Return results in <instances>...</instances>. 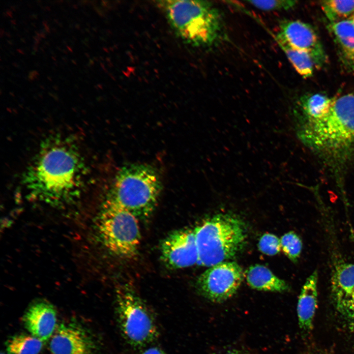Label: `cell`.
<instances>
[{
  "label": "cell",
  "instance_id": "44",
  "mask_svg": "<svg viewBox=\"0 0 354 354\" xmlns=\"http://www.w3.org/2000/svg\"><path fill=\"white\" fill-rule=\"evenodd\" d=\"M61 52L66 55H67L68 54L67 51L65 49H62Z\"/></svg>",
  "mask_w": 354,
  "mask_h": 354
},
{
  "label": "cell",
  "instance_id": "35",
  "mask_svg": "<svg viewBox=\"0 0 354 354\" xmlns=\"http://www.w3.org/2000/svg\"><path fill=\"white\" fill-rule=\"evenodd\" d=\"M66 48H67V49H68V51H69L70 52H71V53L73 52V50H72V49L71 47H70V46L67 45V46H66Z\"/></svg>",
  "mask_w": 354,
  "mask_h": 354
},
{
  "label": "cell",
  "instance_id": "47",
  "mask_svg": "<svg viewBox=\"0 0 354 354\" xmlns=\"http://www.w3.org/2000/svg\"><path fill=\"white\" fill-rule=\"evenodd\" d=\"M54 21L57 24H59V20H58V19H54Z\"/></svg>",
  "mask_w": 354,
  "mask_h": 354
},
{
  "label": "cell",
  "instance_id": "22",
  "mask_svg": "<svg viewBox=\"0 0 354 354\" xmlns=\"http://www.w3.org/2000/svg\"><path fill=\"white\" fill-rule=\"evenodd\" d=\"M246 2L263 11L287 10L296 4L295 0H248Z\"/></svg>",
  "mask_w": 354,
  "mask_h": 354
},
{
  "label": "cell",
  "instance_id": "56",
  "mask_svg": "<svg viewBox=\"0 0 354 354\" xmlns=\"http://www.w3.org/2000/svg\"><path fill=\"white\" fill-rule=\"evenodd\" d=\"M0 354H9L7 353H5V352H1Z\"/></svg>",
  "mask_w": 354,
  "mask_h": 354
},
{
  "label": "cell",
  "instance_id": "39",
  "mask_svg": "<svg viewBox=\"0 0 354 354\" xmlns=\"http://www.w3.org/2000/svg\"><path fill=\"white\" fill-rule=\"evenodd\" d=\"M10 23H11V24H12L13 25H16V22L15 20H11Z\"/></svg>",
  "mask_w": 354,
  "mask_h": 354
},
{
  "label": "cell",
  "instance_id": "54",
  "mask_svg": "<svg viewBox=\"0 0 354 354\" xmlns=\"http://www.w3.org/2000/svg\"><path fill=\"white\" fill-rule=\"evenodd\" d=\"M51 58H52L54 60H55V61H56V60H57L56 58L54 57H53V56H52V57H51Z\"/></svg>",
  "mask_w": 354,
  "mask_h": 354
},
{
  "label": "cell",
  "instance_id": "2",
  "mask_svg": "<svg viewBox=\"0 0 354 354\" xmlns=\"http://www.w3.org/2000/svg\"><path fill=\"white\" fill-rule=\"evenodd\" d=\"M297 133L335 173L341 170L354 154V94L332 98L325 115L299 122Z\"/></svg>",
  "mask_w": 354,
  "mask_h": 354
},
{
  "label": "cell",
  "instance_id": "52",
  "mask_svg": "<svg viewBox=\"0 0 354 354\" xmlns=\"http://www.w3.org/2000/svg\"><path fill=\"white\" fill-rule=\"evenodd\" d=\"M47 78L50 81H52V79L50 76H47Z\"/></svg>",
  "mask_w": 354,
  "mask_h": 354
},
{
  "label": "cell",
  "instance_id": "32",
  "mask_svg": "<svg viewBox=\"0 0 354 354\" xmlns=\"http://www.w3.org/2000/svg\"><path fill=\"white\" fill-rule=\"evenodd\" d=\"M40 36L41 38H44V39L46 38V34L45 33L42 32H40Z\"/></svg>",
  "mask_w": 354,
  "mask_h": 354
},
{
  "label": "cell",
  "instance_id": "45",
  "mask_svg": "<svg viewBox=\"0 0 354 354\" xmlns=\"http://www.w3.org/2000/svg\"><path fill=\"white\" fill-rule=\"evenodd\" d=\"M85 55L88 58H89L90 57V55L88 53H85Z\"/></svg>",
  "mask_w": 354,
  "mask_h": 354
},
{
  "label": "cell",
  "instance_id": "30",
  "mask_svg": "<svg viewBox=\"0 0 354 354\" xmlns=\"http://www.w3.org/2000/svg\"><path fill=\"white\" fill-rule=\"evenodd\" d=\"M10 9L11 10V11L15 12L16 10V5L10 6Z\"/></svg>",
  "mask_w": 354,
  "mask_h": 354
},
{
  "label": "cell",
  "instance_id": "58",
  "mask_svg": "<svg viewBox=\"0 0 354 354\" xmlns=\"http://www.w3.org/2000/svg\"><path fill=\"white\" fill-rule=\"evenodd\" d=\"M10 53L11 54H12V55L14 56V53H13V52H12L11 51H10Z\"/></svg>",
  "mask_w": 354,
  "mask_h": 354
},
{
  "label": "cell",
  "instance_id": "28",
  "mask_svg": "<svg viewBox=\"0 0 354 354\" xmlns=\"http://www.w3.org/2000/svg\"><path fill=\"white\" fill-rule=\"evenodd\" d=\"M32 49L34 52H36L38 51V46L33 45L32 46Z\"/></svg>",
  "mask_w": 354,
  "mask_h": 354
},
{
  "label": "cell",
  "instance_id": "3",
  "mask_svg": "<svg viewBox=\"0 0 354 354\" xmlns=\"http://www.w3.org/2000/svg\"><path fill=\"white\" fill-rule=\"evenodd\" d=\"M177 35L196 47L216 45L224 36L221 13L208 1L161 0L156 1Z\"/></svg>",
  "mask_w": 354,
  "mask_h": 354
},
{
  "label": "cell",
  "instance_id": "21",
  "mask_svg": "<svg viewBox=\"0 0 354 354\" xmlns=\"http://www.w3.org/2000/svg\"><path fill=\"white\" fill-rule=\"evenodd\" d=\"M281 249L292 261L295 262L300 255L302 243L299 237L294 232L284 234L280 239Z\"/></svg>",
  "mask_w": 354,
  "mask_h": 354
},
{
  "label": "cell",
  "instance_id": "29",
  "mask_svg": "<svg viewBox=\"0 0 354 354\" xmlns=\"http://www.w3.org/2000/svg\"><path fill=\"white\" fill-rule=\"evenodd\" d=\"M0 31V38H2L4 33V29L1 28Z\"/></svg>",
  "mask_w": 354,
  "mask_h": 354
},
{
  "label": "cell",
  "instance_id": "19",
  "mask_svg": "<svg viewBox=\"0 0 354 354\" xmlns=\"http://www.w3.org/2000/svg\"><path fill=\"white\" fill-rule=\"evenodd\" d=\"M44 342L31 334H16L8 339L5 348L9 354H39Z\"/></svg>",
  "mask_w": 354,
  "mask_h": 354
},
{
  "label": "cell",
  "instance_id": "13",
  "mask_svg": "<svg viewBox=\"0 0 354 354\" xmlns=\"http://www.w3.org/2000/svg\"><path fill=\"white\" fill-rule=\"evenodd\" d=\"M333 299L339 312L354 320V264L337 266L331 279Z\"/></svg>",
  "mask_w": 354,
  "mask_h": 354
},
{
  "label": "cell",
  "instance_id": "53",
  "mask_svg": "<svg viewBox=\"0 0 354 354\" xmlns=\"http://www.w3.org/2000/svg\"><path fill=\"white\" fill-rule=\"evenodd\" d=\"M31 25L33 27L36 28L35 24H34V23H31Z\"/></svg>",
  "mask_w": 354,
  "mask_h": 354
},
{
  "label": "cell",
  "instance_id": "23",
  "mask_svg": "<svg viewBox=\"0 0 354 354\" xmlns=\"http://www.w3.org/2000/svg\"><path fill=\"white\" fill-rule=\"evenodd\" d=\"M258 247L266 255H275L281 249L280 239L274 235L265 234L260 238Z\"/></svg>",
  "mask_w": 354,
  "mask_h": 354
},
{
  "label": "cell",
  "instance_id": "51",
  "mask_svg": "<svg viewBox=\"0 0 354 354\" xmlns=\"http://www.w3.org/2000/svg\"><path fill=\"white\" fill-rule=\"evenodd\" d=\"M58 25H59V26L60 27H63V25H62V23L59 22V23Z\"/></svg>",
  "mask_w": 354,
  "mask_h": 354
},
{
  "label": "cell",
  "instance_id": "34",
  "mask_svg": "<svg viewBox=\"0 0 354 354\" xmlns=\"http://www.w3.org/2000/svg\"><path fill=\"white\" fill-rule=\"evenodd\" d=\"M5 34L6 36H7L9 38H11L12 36L11 34H10V33L9 31L5 32Z\"/></svg>",
  "mask_w": 354,
  "mask_h": 354
},
{
  "label": "cell",
  "instance_id": "15",
  "mask_svg": "<svg viewBox=\"0 0 354 354\" xmlns=\"http://www.w3.org/2000/svg\"><path fill=\"white\" fill-rule=\"evenodd\" d=\"M318 274L315 271L307 279L300 294L297 305V314L300 327L308 332L313 322L317 304Z\"/></svg>",
  "mask_w": 354,
  "mask_h": 354
},
{
  "label": "cell",
  "instance_id": "4",
  "mask_svg": "<svg viewBox=\"0 0 354 354\" xmlns=\"http://www.w3.org/2000/svg\"><path fill=\"white\" fill-rule=\"evenodd\" d=\"M161 183L150 165L134 164L118 173L107 199L127 209L140 220L153 213L160 196Z\"/></svg>",
  "mask_w": 354,
  "mask_h": 354
},
{
  "label": "cell",
  "instance_id": "26",
  "mask_svg": "<svg viewBox=\"0 0 354 354\" xmlns=\"http://www.w3.org/2000/svg\"><path fill=\"white\" fill-rule=\"evenodd\" d=\"M5 12H6V13L7 14V15H8V16H9V17H10V18H12V17H13V16H12V11H11V10L8 9H6Z\"/></svg>",
  "mask_w": 354,
  "mask_h": 354
},
{
  "label": "cell",
  "instance_id": "40",
  "mask_svg": "<svg viewBox=\"0 0 354 354\" xmlns=\"http://www.w3.org/2000/svg\"><path fill=\"white\" fill-rule=\"evenodd\" d=\"M34 19L37 20L38 19L37 15L35 14H32Z\"/></svg>",
  "mask_w": 354,
  "mask_h": 354
},
{
  "label": "cell",
  "instance_id": "8",
  "mask_svg": "<svg viewBox=\"0 0 354 354\" xmlns=\"http://www.w3.org/2000/svg\"><path fill=\"white\" fill-rule=\"evenodd\" d=\"M241 267L236 262H224L209 267L198 278L197 287L201 294L213 302L232 297L243 279Z\"/></svg>",
  "mask_w": 354,
  "mask_h": 354
},
{
  "label": "cell",
  "instance_id": "43",
  "mask_svg": "<svg viewBox=\"0 0 354 354\" xmlns=\"http://www.w3.org/2000/svg\"><path fill=\"white\" fill-rule=\"evenodd\" d=\"M44 44H45L47 46H48V47L50 46V43H49V41H45V42H44Z\"/></svg>",
  "mask_w": 354,
  "mask_h": 354
},
{
  "label": "cell",
  "instance_id": "55",
  "mask_svg": "<svg viewBox=\"0 0 354 354\" xmlns=\"http://www.w3.org/2000/svg\"><path fill=\"white\" fill-rule=\"evenodd\" d=\"M81 32L82 33H83V34H84V33H85V31H84L83 30H81Z\"/></svg>",
  "mask_w": 354,
  "mask_h": 354
},
{
  "label": "cell",
  "instance_id": "16",
  "mask_svg": "<svg viewBox=\"0 0 354 354\" xmlns=\"http://www.w3.org/2000/svg\"><path fill=\"white\" fill-rule=\"evenodd\" d=\"M245 275L248 285L257 290L283 292L289 288L284 280L277 277L268 268L262 265H256L250 267Z\"/></svg>",
  "mask_w": 354,
  "mask_h": 354
},
{
  "label": "cell",
  "instance_id": "18",
  "mask_svg": "<svg viewBox=\"0 0 354 354\" xmlns=\"http://www.w3.org/2000/svg\"><path fill=\"white\" fill-rule=\"evenodd\" d=\"M276 40L298 73L304 78L310 77L315 66L309 55L283 41Z\"/></svg>",
  "mask_w": 354,
  "mask_h": 354
},
{
  "label": "cell",
  "instance_id": "27",
  "mask_svg": "<svg viewBox=\"0 0 354 354\" xmlns=\"http://www.w3.org/2000/svg\"><path fill=\"white\" fill-rule=\"evenodd\" d=\"M16 51H17L18 52H19V53H20L21 54L25 55V53L23 49H16Z\"/></svg>",
  "mask_w": 354,
  "mask_h": 354
},
{
  "label": "cell",
  "instance_id": "12",
  "mask_svg": "<svg viewBox=\"0 0 354 354\" xmlns=\"http://www.w3.org/2000/svg\"><path fill=\"white\" fill-rule=\"evenodd\" d=\"M22 320L30 334L43 342L52 337L58 325L55 308L45 300L32 303L25 312Z\"/></svg>",
  "mask_w": 354,
  "mask_h": 354
},
{
  "label": "cell",
  "instance_id": "33",
  "mask_svg": "<svg viewBox=\"0 0 354 354\" xmlns=\"http://www.w3.org/2000/svg\"><path fill=\"white\" fill-rule=\"evenodd\" d=\"M45 7V11H51V8L49 6H46Z\"/></svg>",
  "mask_w": 354,
  "mask_h": 354
},
{
  "label": "cell",
  "instance_id": "14",
  "mask_svg": "<svg viewBox=\"0 0 354 354\" xmlns=\"http://www.w3.org/2000/svg\"><path fill=\"white\" fill-rule=\"evenodd\" d=\"M343 66L354 72V25L350 20L329 23L327 26Z\"/></svg>",
  "mask_w": 354,
  "mask_h": 354
},
{
  "label": "cell",
  "instance_id": "9",
  "mask_svg": "<svg viewBox=\"0 0 354 354\" xmlns=\"http://www.w3.org/2000/svg\"><path fill=\"white\" fill-rule=\"evenodd\" d=\"M275 39L283 41L306 53L318 69L328 62L327 56L317 33L308 24L299 20H282Z\"/></svg>",
  "mask_w": 354,
  "mask_h": 354
},
{
  "label": "cell",
  "instance_id": "37",
  "mask_svg": "<svg viewBox=\"0 0 354 354\" xmlns=\"http://www.w3.org/2000/svg\"><path fill=\"white\" fill-rule=\"evenodd\" d=\"M88 63H89L90 65H93L94 64V62H93V61L91 59H89V62H88Z\"/></svg>",
  "mask_w": 354,
  "mask_h": 354
},
{
  "label": "cell",
  "instance_id": "57",
  "mask_svg": "<svg viewBox=\"0 0 354 354\" xmlns=\"http://www.w3.org/2000/svg\"><path fill=\"white\" fill-rule=\"evenodd\" d=\"M86 25H87L88 27H90V24H89L88 23H86Z\"/></svg>",
  "mask_w": 354,
  "mask_h": 354
},
{
  "label": "cell",
  "instance_id": "50",
  "mask_svg": "<svg viewBox=\"0 0 354 354\" xmlns=\"http://www.w3.org/2000/svg\"><path fill=\"white\" fill-rule=\"evenodd\" d=\"M85 30L87 31L88 33H90V30L88 28H85Z\"/></svg>",
  "mask_w": 354,
  "mask_h": 354
},
{
  "label": "cell",
  "instance_id": "20",
  "mask_svg": "<svg viewBox=\"0 0 354 354\" xmlns=\"http://www.w3.org/2000/svg\"><path fill=\"white\" fill-rule=\"evenodd\" d=\"M321 5L329 23L349 20L354 14V0H324Z\"/></svg>",
  "mask_w": 354,
  "mask_h": 354
},
{
  "label": "cell",
  "instance_id": "48",
  "mask_svg": "<svg viewBox=\"0 0 354 354\" xmlns=\"http://www.w3.org/2000/svg\"><path fill=\"white\" fill-rule=\"evenodd\" d=\"M71 60L73 64H74L75 65L77 64L76 60H75L74 59H71Z\"/></svg>",
  "mask_w": 354,
  "mask_h": 354
},
{
  "label": "cell",
  "instance_id": "59",
  "mask_svg": "<svg viewBox=\"0 0 354 354\" xmlns=\"http://www.w3.org/2000/svg\"><path fill=\"white\" fill-rule=\"evenodd\" d=\"M72 38L74 40H76V38L75 37H74V36H73Z\"/></svg>",
  "mask_w": 354,
  "mask_h": 354
},
{
  "label": "cell",
  "instance_id": "11",
  "mask_svg": "<svg viewBox=\"0 0 354 354\" xmlns=\"http://www.w3.org/2000/svg\"><path fill=\"white\" fill-rule=\"evenodd\" d=\"M49 347L52 354H98V347L92 335L75 322L58 325Z\"/></svg>",
  "mask_w": 354,
  "mask_h": 354
},
{
  "label": "cell",
  "instance_id": "49",
  "mask_svg": "<svg viewBox=\"0 0 354 354\" xmlns=\"http://www.w3.org/2000/svg\"><path fill=\"white\" fill-rule=\"evenodd\" d=\"M39 87L42 89H43V90L45 89V88H44V86L40 85H39Z\"/></svg>",
  "mask_w": 354,
  "mask_h": 354
},
{
  "label": "cell",
  "instance_id": "5",
  "mask_svg": "<svg viewBox=\"0 0 354 354\" xmlns=\"http://www.w3.org/2000/svg\"><path fill=\"white\" fill-rule=\"evenodd\" d=\"M194 230L201 266L210 267L234 257L246 243L243 222L229 214H218Z\"/></svg>",
  "mask_w": 354,
  "mask_h": 354
},
{
  "label": "cell",
  "instance_id": "36",
  "mask_svg": "<svg viewBox=\"0 0 354 354\" xmlns=\"http://www.w3.org/2000/svg\"><path fill=\"white\" fill-rule=\"evenodd\" d=\"M351 21V22L353 23V25H354V14L349 19Z\"/></svg>",
  "mask_w": 354,
  "mask_h": 354
},
{
  "label": "cell",
  "instance_id": "46",
  "mask_svg": "<svg viewBox=\"0 0 354 354\" xmlns=\"http://www.w3.org/2000/svg\"><path fill=\"white\" fill-rule=\"evenodd\" d=\"M20 41H21L22 42L24 43H26V41H25V39L24 38H21L20 39Z\"/></svg>",
  "mask_w": 354,
  "mask_h": 354
},
{
  "label": "cell",
  "instance_id": "42",
  "mask_svg": "<svg viewBox=\"0 0 354 354\" xmlns=\"http://www.w3.org/2000/svg\"><path fill=\"white\" fill-rule=\"evenodd\" d=\"M51 30H52V31H53L54 32H56L57 29L55 27H53V28H51Z\"/></svg>",
  "mask_w": 354,
  "mask_h": 354
},
{
  "label": "cell",
  "instance_id": "24",
  "mask_svg": "<svg viewBox=\"0 0 354 354\" xmlns=\"http://www.w3.org/2000/svg\"><path fill=\"white\" fill-rule=\"evenodd\" d=\"M140 354H167L158 347L149 346L144 348Z\"/></svg>",
  "mask_w": 354,
  "mask_h": 354
},
{
  "label": "cell",
  "instance_id": "7",
  "mask_svg": "<svg viewBox=\"0 0 354 354\" xmlns=\"http://www.w3.org/2000/svg\"><path fill=\"white\" fill-rule=\"evenodd\" d=\"M138 222L132 213L107 199L96 224L99 237L115 256L133 258L137 254L141 241Z\"/></svg>",
  "mask_w": 354,
  "mask_h": 354
},
{
  "label": "cell",
  "instance_id": "41",
  "mask_svg": "<svg viewBox=\"0 0 354 354\" xmlns=\"http://www.w3.org/2000/svg\"><path fill=\"white\" fill-rule=\"evenodd\" d=\"M72 7L74 8H75V9H78V5H77V4H73L72 5Z\"/></svg>",
  "mask_w": 354,
  "mask_h": 354
},
{
  "label": "cell",
  "instance_id": "6",
  "mask_svg": "<svg viewBox=\"0 0 354 354\" xmlns=\"http://www.w3.org/2000/svg\"><path fill=\"white\" fill-rule=\"evenodd\" d=\"M116 312L122 336L130 346L144 349L158 338L159 330L152 312L130 285L118 288Z\"/></svg>",
  "mask_w": 354,
  "mask_h": 354
},
{
  "label": "cell",
  "instance_id": "1",
  "mask_svg": "<svg viewBox=\"0 0 354 354\" xmlns=\"http://www.w3.org/2000/svg\"><path fill=\"white\" fill-rule=\"evenodd\" d=\"M84 178V164L75 146L53 138L41 146L24 174L23 184L34 199L58 205L79 195Z\"/></svg>",
  "mask_w": 354,
  "mask_h": 354
},
{
  "label": "cell",
  "instance_id": "31",
  "mask_svg": "<svg viewBox=\"0 0 354 354\" xmlns=\"http://www.w3.org/2000/svg\"><path fill=\"white\" fill-rule=\"evenodd\" d=\"M74 27L77 30H80L81 28L80 25L78 23L75 24L74 25Z\"/></svg>",
  "mask_w": 354,
  "mask_h": 354
},
{
  "label": "cell",
  "instance_id": "17",
  "mask_svg": "<svg viewBox=\"0 0 354 354\" xmlns=\"http://www.w3.org/2000/svg\"><path fill=\"white\" fill-rule=\"evenodd\" d=\"M332 98L321 93H314L301 97L298 102L301 114V122L316 120L329 111Z\"/></svg>",
  "mask_w": 354,
  "mask_h": 354
},
{
  "label": "cell",
  "instance_id": "25",
  "mask_svg": "<svg viewBox=\"0 0 354 354\" xmlns=\"http://www.w3.org/2000/svg\"><path fill=\"white\" fill-rule=\"evenodd\" d=\"M221 354H246L244 353V352L237 350H233L231 351H228V352H226L224 353Z\"/></svg>",
  "mask_w": 354,
  "mask_h": 354
},
{
  "label": "cell",
  "instance_id": "38",
  "mask_svg": "<svg viewBox=\"0 0 354 354\" xmlns=\"http://www.w3.org/2000/svg\"><path fill=\"white\" fill-rule=\"evenodd\" d=\"M53 88H54L55 90H59V87H58L57 85H54V86H53Z\"/></svg>",
  "mask_w": 354,
  "mask_h": 354
},
{
  "label": "cell",
  "instance_id": "10",
  "mask_svg": "<svg viewBox=\"0 0 354 354\" xmlns=\"http://www.w3.org/2000/svg\"><path fill=\"white\" fill-rule=\"evenodd\" d=\"M161 259L169 267L186 268L199 263V254L194 230L183 229L170 233L160 246Z\"/></svg>",
  "mask_w": 354,
  "mask_h": 354
}]
</instances>
